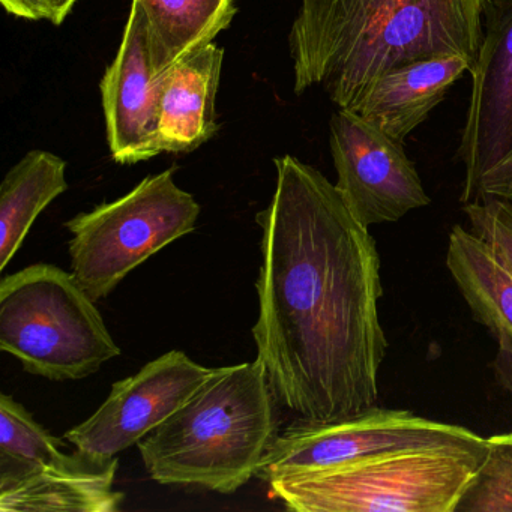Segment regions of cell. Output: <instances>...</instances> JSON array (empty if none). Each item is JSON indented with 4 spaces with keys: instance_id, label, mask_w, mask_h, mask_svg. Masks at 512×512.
Wrapping results in <instances>:
<instances>
[{
    "instance_id": "1",
    "label": "cell",
    "mask_w": 512,
    "mask_h": 512,
    "mask_svg": "<svg viewBox=\"0 0 512 512\" xmlns=\"http://www.w3.org/2000/svg\"><path fill=\"white\" fill-rule=\"evenodd\" d=\"M274 163V196L256 217V359L278 404L301 421H337L379 400V250L319 170L292 155Z\"/></svg>"
},
{
    "instance_id": "2",
    "label": "cell",
    "mask_w": 512,
    "mask_h": 512,
    "mask_svg": "<svg viewBox=\"0 0 512 512\" xmlns=\"http://www.w3.org/2000/svg\"><path fill=\"white\" fill-rule=\"evenodd\" d=\"M488 0H302L289 35L295 92L355 110L389 71L460 55L475 62Z\"/></svg>"
},
{
    "instance_id": "3",
    "label": "cell",
    "mask_w": 512,
    "mask_h": 512,
    "mask_svg": "<svg viewBox=\"0 0 512 512\" xmlns=\"http://www.w3.org/2000/svg\"><path fill=\"white\" fill-rule=\"evenodd\" d=\"M277 404L259 359L214 368L181 409L140 440L149 476L235 493L257 475L280 433Z\"/></svg>"
},
{
    "instance_id": "4",
    "label": "cell",
    "mask_w": 512,
    "mask_h": 512,
    "mask_svg": "<svg viewBox=\"0 0 512 512\" xmlns=\"http://www.w3.org/2000/svg\"><path fill=\"white\" fill-rule=\"evenodd\" d=\"M485 443L380 452L343 466L269 482L296 512H455Z\"/></svg>"
},
{
    "instance_id": "5",
    "label": "cell",
    "mask_w": 512,
    "mask_h": 512,
    "mask_svg": "<svg viewBox=\"0 0 512 512\" xmlns=\"http://www.w3.org/2000/svg\"><path fill=\"white\" fill-rule=\"evenodd\" d=\"M0 349L53 382L85 379L121 355L94 299L71 272L49 263L0 281Z\"/></svg>"
},
{
    "instance_id": "6",
    "label": "cell",
    "mask_w": 512,
    "mask_h": 512,
    "mask_svg": "<svg viewBox=\"0 0 512 512\" xmlns=\"http://www.w3.org/2000/svg\"><path fill=\"white\" fill-rule=\"evenodd\" d=\"M164 170L115 202L65 223L71 233V274L95 302L109 296L149 257L196 229L200 205Z\"/></svg>"
},
{
    "instance_id": "7",
    "label": "cell",
    "mask_w": 512,
    "mask_h": 512,
    "mask_svg": "<svg viewBox=\"0 0 512 512\" xmlns=\"http://www.w3.org/2000/svg\"><path fill=\"white\" fill-rule=\"evenodd\" d=\"M484 439L469 428L422 418L410 410L373 406L337 421L298 419L275 437L256 476L269 484L274 479L343 466L380 452L472 445Z\"/></svg>"
},
{
    "instance_id": "8",
    "label": "cell",
    "mask_w": 512,
    "mask_h": 512,
    "mask_svg": "<svg viewBox=\"0 0 512 512\" xmlns=\"http://www.w3.org/2000/svg\"><path fill=\"white\" fill-rule=\"evenodd\" d=\"M329 145L338 193L364 226L397 223L430 205L418 170L403 143L391 139L352 110L329 122Z\"/></svg>"
},
{
    "instance_id": "9",
    "label": "cell",
    "mask_w": 512,
    "mask_h": 512,
    "mask_svg": "<svg viewBox=\"0 0 512 512\" xmlns=\"http://www.w3.org/2000/svg\"><path fill=\"white\" fill-rule=\"evenodd\" d=\"M212 371L181 350L164 353L116 382L97 412L64 437L89 457H118L181 409Z\"/></svg>"
},
{
    "instance_id": "10",
    "label": "cell",
    "mask_w": 512,
    "mask_h": 512,
    "mask_svg": "<svg viewBox=\"0 0 512 512\" xmlns=\"http://www.w3.org/2000/svg\"><path fill=\"white\" fill-rule=\"evenodd\" d=\"M469 73L472 91L458 148L463 205L472 202L482 176L512 148V0H488L484 38Z\"/></svg>"
},
{
    "instance_id": "11",
    "label": "cell",
    "mask_w": 512,
    "mask_h": 512,
    "mask_svg": "<svg viewBox=\"0 0 512 512\" xmlns=\"http://www.w3.org/2000/svg\"><path fill=\"white\" fill-rule=\"evenodd\" d=\"M100 89L113 160L136 164L163 154V76L155 67L148 19L137 0L131 4L124 40L101 80Z\"/></svg>"
},
{
    "instance_id": "12",
    "label": "cell",
    "mask_w": 512,
    "mask_h": 512,
    "mask_svg": "<svg viewBox=\"0 0 512 512\" xmlns=\"http://www.w3.org/2000/svg\"><path fill=\"white\" fill-rule=\"evenodd\" d=\"M118 457L98 460L77 451L28 469L0 473L2 512H115Z\"/></svg>"
},
{
    "instance_id": "13",
    "label": "cell",
    "mask_w": 512,
    "mask_h": 512,
    "mask_svg": "<svg viewBox=\"0 0 512 512\" xmlns=\"http://www.w3.org/2000/svg\"><path fill=\"white\" fill-rule=\"evenodd\" d=\"M470 68L472 61L460 55L436 56L395 68L374 83L353 112L404 143Z\"/></svg>"
},
{
    "instance_id": "14",
    "label": "cell",
    "mask_w": 512,
    "mask_h": 512,
    "mask_svg": "<svg viewBox=\"0 0 512 512\" xmlns=\"http://www.w3.org/2000/svg\"><path fill=\"white\" fill-rule=\"evenodd\" d=\"M446 266L473 319L484 325L499 346L497 371L512 389V274L490 247L470 230L449 233Z\"/></svg>"
},
{
    "instance_id": "15",
    "label": "cell",
    "mask_w": 512,
    "mask_h": 512,
    "mask_svg": "<svg viewBox=\"0 0 512 512\" xmlns=\"http://www.w3.org/2000/svg\"><path fill=\"white\" fill-rule=\"evenodd\" d=\"M224 50L209 44L173 64L163 76L160 142L163 152L196 151L217 134L215 98Z\"/></svg>"
},
{
    "instance_id": "16",
    "label": "cell",
    "mask_w": 512,
    "mask_h": 512,
    "mask_svg": "<svg viewBox=\"0 0 512 512\" xmlns=\"http://www.w3.org/2000/svg\"><path fill=\"white\" fill-rule=\"evenodd\" d=\"M67 163L47 151H31L0 185V272L22 248L41 212L68 190Z\"/></svg>"
},
{
    "instance_id": "17",
    "label": "cell",
    "mask_w": 512,
    "mask_h": 512,
    "mask_svg": "<svg viewBox=\"0 0 512 512\" xmlns=\"http://www.w3.org/2000/svg\"><path fill=\"white\" fill-rule=\"evenodd\" d=\"M145 11L152 56L161 76L214 43L236 14L235 0H137Z\"/></svg>"
},
{
    "instance_id": "18",
    "label": "cell",
    "mask_w": 512,
    "mask_h": 512,
    "mask_svg": "<svg viewBox=\"0 0 512 512\" xmlns=\"http://www.w3.org/2000/svg\"><path fill=\"white\" fill-rule=\"evenodd\" d=\"M62 442L11 395H0V473L58 460Z\"/></svg>"
},
{
    "instance_id": "19",
    "label": "cell",
    "mask_w": 512,
    "mask_h": 512,
    "mask_svg": "<svg viewBox=\"0 0 512 512\" xmlns=\"http://www.w3.org/2000/svg\"><path fill=\"white\" fill-rule=\"evenodd\" d=\"M455 512H512V433L488 437Z\"/></svg>"
},
{
    "instance_id": "20",
    "label": "cell",
    "mask_w": 512,
    "mask_h": 512,
    "mask_svg": "<svg viewBox=\"0 0 512 512\" xmlns=\"http://www.w3.org/2000/svg\"><path fill=\"white\" fill-rule=\"evenodd\" d=\"M470 232L482 239L512 274V203L487 197L463 205Z\"/></svg>"
},
{
    "instance_id": "21",
    "label": "cell",
    "mask_w": 512,
    "mask_h": 512,
    "mask_svg": "<svg viewBox=\"0 0 512 512\" xmlns=\"http://www.w3.org/2000/svg\"><path fill=\"white\" fill-rule=\"evenodd\" d=\"M487 197H497L512 203V148L482 176L470 203L481 202Z\"/></svg>"
},
{
    "instance_id": "22",
    "label": "cell",
    "mask_w": 512,
    "mask_h": 512,
    "mask_svg": "<svg viewBox=\"0 0 512 512\" xmlns=\"http://www.w3.org/2000/svg\"><path fill=\"white\" fill-rule=\"evenodd\" d=\"M5 10L26 20H50V0H0Z\"/></svg>"
},
{
    "instance_id": "23",
    "label": "cell",
    "mask_w": 512,
    "mask_h": 512,
    "mask_svg": "<svg viewBox=\"0 0 512 512\" xmlns=\"http://www.w3.org/2000/svg\"><path fill=\"white\" fill-rule=\"evenodd\" d=\"M77 0H50V22L59 26L67 19Z\"/></svg>"
}]
</instances>
